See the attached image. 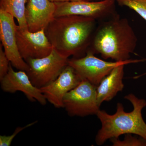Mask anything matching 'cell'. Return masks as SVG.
<instances>
[{
	"mask_svg": "<svg viewBox=\"0 0 146 146\" xmlns=\"http://www.w3.org/2000/svg\"><path fill=\"white\" fill-rule=\"evenodd\" d=\"M55 3L50 0H28L25 11L29 30L32 32L44 29L54 18Z\"/></svg>",
	"mask_w": 146,
	"mask_h": 146,
	"instance_id": "12",
	"label": "cell"
},
{
	"mask_svg": "<svg viewBox=\"0 0 146 146\" xmlns=\"http://www.w3.org/2000/svg\"><path fill=\"white\" fill-rule=\"evenodd\" d=\"M132 134H126L122 141L119 138L110 139L113 146H146V140L141 137L138 138L133 136Z\"/></svg>",
	"mask_w": 146,
	"mask_h": 146,
	"instance_id": "16",
	"label": "cell"
},
{
	"mask_svg": "<svg viewBox=\"0 0 146 146\" xmlns=\"http://www.w3.org/2000/svg\"><path fill=\"white\" fill-rule=\"evenodd\" d=\"M37 122V121L33 122L30 123L24 127H18L15 129V131L11 135L9 136L6 135H1L0 136V146H9L11 145V143L17 134L25 129L30 127L31 126L34 125Z\"/></svg>",
	"mask_w": 146,
	"mask_h": 146,
	"instance_id": "17",
	"label": "cell"
},
{
	"mask_svg": "<svg viewBox=\"0 0 146 146\" xmlns=\"http://www.w3.org/2000/svg\"><path fill=\"white\" fill-rule=\"evenodd\" d=\"M121 5L135 11L146 21V0H116Z\"/></svg>",
	"mask_w": 146,
	"mask_h": 146,
	"instance_id": "15",
	"label": "cell"
},
{
	"mask_svg": "<svg viewBox=\"0 0 146 146\" xmlns=\"http://www.w3.org/2000/svg\"><path fill=\"white\" fill-rule=\"evenodd\" d=\"M14 17L0 9V39L4 51L10 63L18 70L27 72L28 64L18 50L16 36V25Z\"/></svg>",
	"mask_w": 146,
	"mask_h": 146,
	"instance_id": "8",
	"label": "cell"
},
{
	"mask_svg": "<svg viewBox=\"0 0 146 146\" xmlns=\"http://www.w3.org/2000/svg\"><path fill=\"white\" fill-rule=\"evenodd\" d=\"M91 51L82 57L69 59L68 65L72 67L82 80H86L98 86L105 77L115 67L143 62L144 59H129L122 61L108 62L94 56Z\"/></svg>",
	"mask_w": 146,
	"mask_h": 146,
	"instance_id": "4",
	"label": "cell"
},
{
	"mask_svg": "<svg viewBox=\"0 0 146 146\" xmlns=\"http://www.w3.org/2000/svg\"><path fill=\"white\" fill-rule=\"evenodd\" d=\"M10 64V61L7 58L1 44L0 45V80L8 73Z\"/></svg>",
	"mask_w": 146,
	"mask_h": 146,
	"instance_id": "18",
	"label": "cell"
},
{
	"mask_svg": "<svg viewBox=\"0 0 146 146\" xmlns=\"http://www.w3.org/2000/svg\"><path fill=\"white\" fill-rule=\"evenodd\" d=\"M97 86L82 80L76 87L66 94L63 107L72 117L96 115L100 110L97 98Z\"/></svg>",
	"mask_w": 146,
	"mask_h": 146,
	"instance_id": "6",
	"label": "cell"
},
{
	"mask_svg": "<svg viewBox=\"0 0 146 146\" xmlns=\"http://www.w3.org/2000/svg\"><path fill=\"white\" fill-rule=\"evenodd\" d=\"M16 36L19 52L24 60L46 56L53 49L45 33V30L32 32L28 29L17 25Z\"/></svg>",
	"mask_w": 146,
	"mask_h": 146,
	"instance_id": "7",
	"label": "cell"
},
{
	"mask_svg": "<svg viewBox=\"0 0 146 146\" xmlns=\"http://www.w3.org/2000/svg\"><path fill=\"white\" fill-rule=\"evenodd\" d=\"M115 1H81L55 3L54 17L76 16L91 17L96 19L103 18L112 12Z\"/></svg>",
	"mask_w": 146,
	"mask_h": 146,
	"instance_id": "9",
	"label": "cell"
},
{
	"mask_svg": "<svg viewBox=\"0 0 146 146\" xmlns=\"http://www.w3.org/2000/svg\"><path fill=\"white\" fill-rule=\"evenodd\" d=\"M28 0H1L0 9L8 12L16 18L19 27L28 29L26 19L25 11Z\"/></svg>",
	"mask_w": 146,
	"mask_h": 146,
	"instance_id": "14",
	"label": "cell"
},
{
	"mask_svg": "<svg viewBox=\"0 0 146 146\" xmlns=\"http://www.w3.org/2000/svg\"><path fill=\"white\" fill-rule=\"evenodd\" d=\"M54 3L76 1H85V0H50Z\"/></svg>",
	"mask_w": 146,
	"mask_h": 146,
	"instance_id": "19",
	"label": "cell"
},
{
	"mask_svg": "<svg viewBox=\"0 0 146 146\" xmlns=\"http://www.w3.org/2000/svg\"><path fill=\"white\" fill-rule=\"evenodd\" d=\"M124 98L133 106L131 112H125L123 104L118 103L116 112L113 115L100 110L97 113L102 124L96 137L98 145H103L108 139L119 138L121 135L128 133L138 135L146 140V123L142 115V110L146 106V101L132 94Z\"/></svg>",
	"mask_w": 146,
	"mask_h": 146,
	"instance_id": "2",
	"label": "cell"
},
{
	"mask_svg": "<svg viewBox=\"0 0 146 146\" xmlns=\"http://www.w3.org/2000/svg\"><path fill=\"white\" fill-rule=\"evenodd\" d=\"M136 34L125 18H117L103 24L93 42L92 52L104 59L115 61L129 60L137 44Z\"/></svg>",
	"mask_w": 146,
	"mask_h": 146,
	"instance_id": "3",
	"label": "cell"
},
{
	"mask_svg": "<svg viewBox=\"0 0 146 146\" xmlns=\"http://www.w3.org/2000/svg\"><path fill=\"white\" fill-rule=\"evenodd\" d=\"M125 65H119L102 80L97 87L98 104L100 106L103 102H108L116 96L118 92L124 87L123 83Z\"/></svg>",
	"mask_w": 146,
	"mask_h": 146,
	"instance_id": "13",
	"label": "cell"
},
{
	"mask_svg": "<svg viewBox=\"0 0 146 146\" xmlns=\"http://www.w3.org/2000/svg\"><path fill=\"white\" fill-rule=\"evenodd\" d=\"M69 60L53 48L46 56L26 60L29 66L27 73L32 83L40 89L58 77L68 65Z\"/></svg>",
	"mask_w": 146,
	"mask_h": 146,
	"instance_id": "5",
	"label": "cell"
},
{
	"mask_svg": "<svg viewBox=\"0 0 146 146\" xmlns=\"http://www.w3.org/2000/svg\"><path fill=\"white\" fill-rule=\"evenodd\" d=\"M96 19L67 16L54 17L45 29L46 35L54 49L69 58L78 56L90 43Z\"/></svg>",
	"mask_w": 146,
	"mask_h": 146,
	"instance_id": "1",
	"label": "cell"
},
{
	"mask_svg": "<svg viewBox=\"0 0 146 146\" xmlns=\"http://www.w3.org/2000/svg\"><path fill=\"white\" fill-rule=\"evenodd\" d=\"M86 1H102V0H85Z\"/></svg>",
	"mask_w": 146,
	"mask_h": 146,
	"instance_id": "20",
	"label": "cell"
},
{
	"mask_svg": "<svg viewBox=\"0 0 146 146\" xmlns=\"http://www.w3.org/2000/svg\"><path fill=\"white\" fill-rule=\"evenodd\" d=\"M10 64L6 75L1 80V86L3 91L13 94L21 91L31 102H38L40 104L45 105L47 100L42 91L32 83L25 71H16Z\"/></svg>",
	"mask_w": 146,
	"mask_h": 146,
	"instance_id": "11",
	"label": "cell"
},
{
	"mask_svg": "<svg viewBox=\"0 0 146 146\" xmlns=\"http://www.w3.org/2000/svg\"><path fill=\"white\" fill-rule=\"evenodd\" d=\"M82 80L74 69L68 65L56 79L40 88L47 101L56 108H63L64 97Z\"/></svg>",
	"mask_w": 146,
	"mask_h": 146,
	"instance_id": "10",
	"label": "cell"
}]
</instances>
